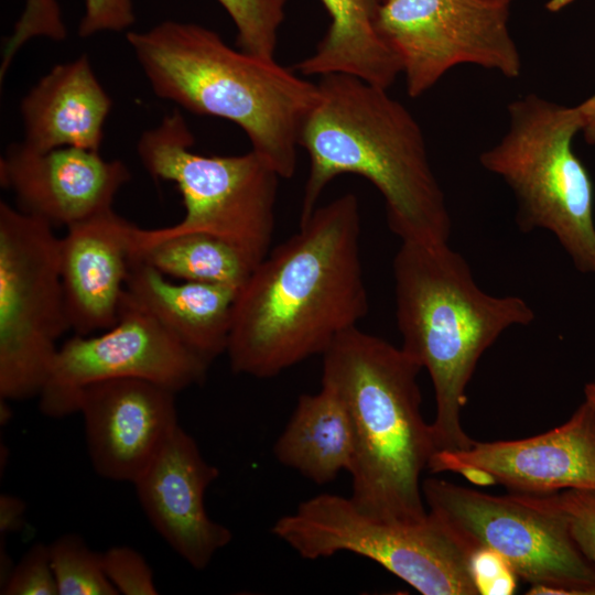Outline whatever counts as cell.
Returning <instances> with one entry per match:
<instances>
[{
	"mask_svg": "<svg viewBox=\"0 0 595 595\" xmlns=\"http://www.w3.org/2000/svg\"><path fill=\"white\" fill-rule=\"evenodd\" d=\"M360 207L346 193L300 223L238 291L226 353L234 372L272 378L314 356L367 315Z\"/></svg>",
	"mask_w": 595,
	"mask_h": 595,
	"instance_id": "cell-1",
	"label": "cell"
},
{
	"mask_svg": "<svg viewBox=\"0 0 595 595\" xmlns=\"http://www.w3.org/2000/svg\"><path fill=\"white\" fill-rule=\"evenodd\" d=\"M316 84L318 99L299 140L310 156L300 223L332 180L357 174L380 192L389 228L401 242L448 244L450 212L411 111L387 88L349 74L322 75Z\"/></svg>",
	"mask_w": 595,
	"mask_h": 595,
	"instance_id": "cell-2",
	"label": "cell"
},
{
	"mask_svg": "<svg viewBox=\"0 0 595 595\" xmlns=\"http://www.w3.org/2000/svg\"><path fill=\"white\" fill-rule=\"evenodd\" d=\"M127 40L156 96L236 123L280 177L293 176L317 84L274 58L231 48L218 33L195 23L163 21L127 33Z\"/></svg>",
	"mask_w": 595,
	"mask_h": 595,
	"instance_id": "cell-3",
	"label": "cell"
},
{
	"mask_svg": "<svg viewBox=\"0 0 595 595\" xmlns=\"http://www.w3.org/2000/svg\"><path fill=\"white\" fill-rule=\"evenodd\" d=\"M421 369L401 347L358 327L323 354L322 385L342 399L354 431L349 498L367 516L413 522L429 513L421 475L436 447L421 413Z\"/></svg>",
	"mask_w": 595,
	"mask_h": 595,
	"instance_id": "cell-4",
	"label": "cell"
},
{
	"mask_svg": "<svg viewBox=\"0 0 595 595\" xmlns=\"http://www.w3.org/2000/svg\"><path fill=\"white\" fill-rule=\"evenodd\" d=\"M392 271L400 347L428 370L434 388L436 452L467 450L474 440L461 414L476 366L506 329L529 325L534 312L520 296L483 291L448 244L401 242Z\"/></svg>",
	"mask_w": 595,
	"mask_h": 595,
	"instance_id": "cell-5",
	"label": "cell"
},
{
	"mask_svg": "<svg viewBox=\"0 0 595 595\" xmlns=\"http://www.w3.org/2000/svg\"><path fill=\"white\" fill-rule=\"evenodd\" d=\"M507 119L499 141L480 153L482 166L512 191L519 229L550 231L578 271L595 274L593 183L573 150L577 107L527 94L508 104Z\"/></svg>",
	"mask_w": 595,
	"mask_h": 595,
	"instance_id": "cell-6",
	"label": "cell"
},
{
	"mask_svg": "<svg viewBox=\"0 0 595 595\" xmlns=\"http://www.w3.org/2000/svg\"><path fill=\"white\" fill-rule=\"evenodd\" d=\"M180 111L140 137L137 151L155 180L175 183L185 215L173 226L136 227L133 250L182 234H208L237 248L256 268L269 253L274 230L278 173L255 151L203 155ZM132 250V251H133Z\"/></svg>",
	"mask_w": 595,
	"mask_h": 595,
	"instance_id": "cell-7",
	"label": "cell"
},
{
	"mask_svg": "<svg viewBox=\"0 0 595 595\" xmlns=\"http://www.w3.org/2000/svg\"><path fill=\"white\" fill-rule=\"evenodd\" d=\"M271 531L306 560L349 552L423 595H479L472 553L430 511L420 521L383 520L361 512L350 498L322 494L278 519Z\"/></svg>",
	"mask_w": 595,
	"mask_h": 595,
	"instance_id": "cell-8",
	"label": "cell"
},
{
	"mask_svg": "<svg viewBox=\"0 0 595 595\" xmlns=\"http://www.w3.org/2000/svg\"><path fill=\"white\" fill-rule=\"evenodd\" d=\"M429 511L473 554H498L530 584L528 594L595 595V567L572 538L564 515L540 496H495L452 482H422Z\"/></svg>",
	"mask_w": 595,
	"mask_h": 595,
	"instance_id": "cell-9",
	"label": "cell"
},
{
	"mask_svg": "<svg viewBox=\"0 0 595 595\" xmlns=\"http://www.w3.org/2000/svg\"><path fill=\"white\" fill-rule=\"evenodd\" d=\"M71 329L60 238L45 221L0 202V399L39 397L57 339Z\"/></svg>",
	"mask_w": 595,
	"mask_h": 595,
	"instance_id": "cell-10",
	"label": "cell"
},
{
	"mask_svg": "<svg viewBox=\"0 0 595 595\" xmlns=\"http://www.w3.org/2000/svg\"><path fill=\"white\" fill-rule=\"evenodd\" d=\"M502 0H381L377 29L397 55L410 97L469 64L507 78L522 72Z\"/></svg>",
	"mask_w": 595,
	"mask_h": 595,
	"instance_id": "cell-11",
	"label": "cell"
},
{
	"mask_svg": "<svg viewBox=\"0 0 595 595\" xmlns=\"http://www.w3.org/2000/svg\"><path fill=\"white\" fill-rule=\"evenodd\" d=\"M209 365L126 290L111 327L94 336L75 334L58 347L39 396L40 410L50 418L76 413L85 387L118 378L149 380L176 393L204 381Z\"/></svg>",
	"mask_w": 595,
	"mask_h": 595,
	"instance_id": "cell-12",
	"label": "cell"
},
{
	"mask_svg": "<svg viewBox=\"0 0 595 595\" xmlns=\"http://www.w3.org/2000/svg\"><path fill=\"white\" fill-rule=\"evenodd\" d=\"M428 469L457 473L475 485H501L512 494L595 490V409L584 400L567 421L545 433L437 451Z\"/></svg>",
	"mask_w": 595,
	"mask_h": 595,
	"instance_id": "cell-13",
	"label": "cell"
},
{
	"mask_svg": "<svg viewBox=\"0 0 595 595\" xmlns=\"http://www.w3.org/2000/svg\"><path fill=\"white\" fill-rule=\"evenodd\" d=\"M175 392L139 378L85 387L77 397L95 472L134 483L178 425Z\"/></svg>",
	"mask_w": 595,
	"mask_h": 595,
	"instance_id": "cell-14",
	"label": "cell"
},
{
	"mask_svg": "<svg viewBox=\"0 0 595 595\" xmlns=\"http://www.w3.org/2000/svg\"><path fill=\"white\" fill-rule=\"evenodd\" d=\"M129 180L123 162L75 147L40 152L14 144L0 160L1 185L13 192L18 209L53 228L111 209Z\"/></svg>",
	"mask_w": 595,
	"mask_h": 595,
	"instance_id": "cell-15",
	"label": "cell"
},
{
	"mask_svg": "<svg viewBox=\"0 0 595 595\" xmlns=\"http://www.w3.org/2000/svg\"><path fill=\"white\" fill-rule=\"evenodd\" d=\"M218 468L202 455L195 440L178 424L154 459L133 483L152 527L191 566L205 569L232 539L212 520L204 506Z\"/></svg>",
	"mask_w": 595,
	"mask_h": 595,
	"instance_id": "cell-16",
	"label": "cell"
},
{
	"mask_svg": "<svg viewBox=\"0 0 595 595\" xmlns=\"http://www.w3.org/2000/svg\"><path fill=\"white\" fill-rule=\"evenodd\" d=\"M136 225L112 208L66 228L60 271L69 328L90 335L118 320Z\"/></svg>",
	"mask_w": 595,
	"mask_h": 595,
	"instance_id": "cell-17",
	"label": "cell"
},
{
	"mask_svg": "<svg viewBox=\"0 0 595 595\" xmlns=\"http://www.w3.org/2000/svg\"><path fill=\"white\" fill-rule=\"evenodd\" d=\"M111 104L86 55L56 65L21 101L22 143L40 152L65 147L98 151Z\"/></svg>",
	"mask_w": 595,
	"mask_h": 595,
	"instance_id": "cell-18",
	"label": "cell"
},
{
	"mask_svg": "<svg viewBox=\"0 0 595 595\" xmlns=\"http://www.w3.org/2000/svg\"><path fill=\"white\" fill-rule=\"evenodd\" d=\"M126 290L165 329L207 363L226 353L238 290L203 282L174 283L132 255Z\"/></svg>",
	"mask_w": 595,
	"mask_h": 595,
	"instance_id": "cell-19",
	"label": "cell"
},
{
	"mask_svg": "<svg viewBox=\"0 0 595 595\" xmlns=\"http://www.w3.org/2000/svg\"><path fill=\"white\" fill-rule=\"evenodd\" d=\"M380 1L322 0L331 19L328 30L296 69L305 76L349 74L388 89L401 65L377 29Z\"/></svg>",
	"mask_w": 595,
	"mask_h": 595,
	"instance_id": "cell-20",
	"label": "cell"
},
{
	"mask_svg": "<svg viewBox=\"0 0 595 595\" xmlns=\"http://www.w3.org/2000/svg\"><path fill=\"white\" fill-rule=\"evenodd\" d=\"M273 453L282 465L318 485L332 482L342 470L349 473L354 431L338 394L324 385L317 393L302 394Z\"/></svg>",
	"mask_w": 595,
	"mask_h": 595,
	"instance_id": "cell-21",
	"label": "cell"
},
{
	"mask_svg": "<svg viewBox=\"0 0 595 595\" xmlns=\"http://www.w3.org/2000/svg\"><path fill=\"white\" fill-rule=\"evenodd\" d=\"M132 256L166 277L240 290L253 267L227 241L201 232L166 237L136 248Z\"/></svg>",
	"mask_w": 595,
	"mask_h": 595,
	"instance_id": "cell-22",
	"label": "cell"
},
{
	"mask_svg": "<svg viewBox=\"0 0 595 595\" xmlns=\"http://www.w3.org/2000/svg\"><path fill=\"white\" fill-rule=\"evenodd\" d=\"M58 595H118L105 573L102 553L91 550L76 533L48 544Z\"/></svg>",
	"mask_w": 595,
	"mask_h": 595,
	"instance_id": "cell-23",
	"label": "cell"
},
{
	"mask_svg": "<svg viewBox=\"0 0 595 595\" xmlns=\"http://www.w3.org/2000/svg\"><path fill=\"white\" fill-rule=\"evenodd\" d=\"M237 29V43L249 54L274 58L286 0H217Z\"/></svg>",
	"mask_w": 595,
	"mask_h": 595,
	"instance_id": "cell-24",
	"label": "cell"
},
{
	"mask_svg": "<svg viewBox=\"0 0 595 595\" xmlns=\"http://www.w3.org/2000/svg\"><path fill=\"white\" fill-rule=\"evenodd\" d=\"M536 496L564 515L577 548L595 567V490L565 489Z\"/></svg>",
	"mask_w": 595,
	"mask_h": 595,
	"instance_id": "cell-25",
	"label": "cell"
},
{
	"mask_svg": "<svg viewBox=\"0 0 595 595\" xmlns=\"http://www.w3.org/2000/svg\"><path fill=\"white\" fill-rule=\"evenodd\" d=\"M4 595H58L48 544H33L2 583Z\"/></svg>",
	"mask_w": 595,
	"mask_h": 595,
	"instance_id": "cell-26",
	"label": "cell"
},
{
	"mask_svg": "<svg viewBox=\"0 0 595 595\" xmlns=\"http://www.w3.org/2000/svg\"><path fill=\"white\" fill-rule=\"evenodd\" d=\"M107 577L125 595H156L153 572L145 559L130 547H111L102 553Z\"/></svg>",
	"mask_w": 595,
	"mask_h": 595,
	"instance_id": "cell-27",
	"label": "cell"
},
{
	"mask_svg": "<svg viewBox=\"0 0 595 595\" xmlns=\"http://www.w3.org/2000/svg\"><path fill=\"white\" fill-rule=\"evenodd\" d=\"M133 22L132 0H85L78 33L88 37L99 32H120Z\"/></svg>",
	"mask_w": 595,
	"mask_h": 595,
	"instance_id": "cell-28",
	"label": "cell"
},
{
	"mask_svg": "<svg viewBox=\"0 0 595 595\" xmlns=\"http://www.w3.org/2000/svg\"><path fill=\"white\" fill-rule=\"evenodd\" d=\"M472 570L479 595H505L516 589L518 576L498 554L490 550L479 549L473 552Z\"/></svg>",
	"mask_w": 595,
	"mask_h": 595,
	"instance_id": "cell-29",
	"label": "cell"
},
{
	"mask_svg": "<svg viewBox=\"0 0 595 595\" xmlns=\"http://www.w3.org/2000/svg\"><path fill=\"white\" fill-rule=\"evenodd\" d=\"M41 20H46L54 29L58 37H63L64 28L60 17V10L54 0H28L26 11L19 23L18 35L44 33L45 29Z\"/></svg>",
	"mask_w": 595,
	"mask_h": 595,
	"instance_id": "cell-30",
	"label": "cell"
},
{
	"mask_svg": "<svg viewBox=\"0 0 595 595\" xmlns=\"http://www.w3.org/2000/svg\"><path fill=\"white\" fill-rule=\"evenodd\" d=\"M24 511L25 505L20 498L8 494L0 496L1 536L18 531L21 528Z\"/></svg>",
	"mask_w": 595,
	"mask_h": 595,
	"instance_id": "cell-31",
	"label": "cell"
},
{
	"mask_svg": "<svg viewBox=\"0 0 595 595\" xmlns=\"http://www.w3.org/2000/svg\"><path fill=\"white\" fill-rule=\"evenodd\" d=\"M582 119V133L589 145H595V94L576 105Z\"/></svg>",
	"mask_w": 595,
	"mask_h": 595,
	"instance_id": "cell-32",
	"label": "cell"
},
{
	"mask_svg": "<svg viewBox=\"0 0 595 595\" xmlns=\"http://www.w3.org/2000/svg\"><path fill=\"white\" fill-rule=\"evenodd\" d=\"M584 400L595 409V378L585 385Z\"/></svg>",
	"mask_w": 595,
	"mask_h": 595,
	"instance_id": "cell-33",
	"label": "cell"
},
{
	"mask_svg": "<svg viewBox=\"0 0 595 595\" xmlns=\"http://www.w3.org/2000/svg\"><path fill=\"white\" fill-rule=\"evenodd\" d=\"M502 1H506V2L512 3V1H513V0H502Z\"/></svg>",
	"mask_w": 595,
	"mask_h": 595,
	"instance_id": "cell-34",
	"label": "cell"
},
{
	"mask_svg": "<svg viewBox=\"0 0 595 595\" xmlns=\"http://www.w3.org/2000/svg\"><path fill=\"white\" fill-rule=\"evenodd\" d=\"M566 1H567V0L563 1V2H562V3L560 4V7H562V6H563V3H564V2H566Z\"/></svg>",
	"mask_w": 595,
	"mask_h": 595,
	"instance_id": "cell-35",
	"label": "cell"
}]
</instances>
